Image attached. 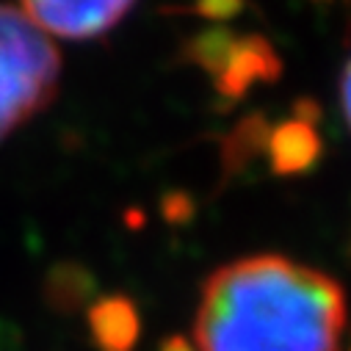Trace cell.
Here are the masks:
<instances>
[{
	"mask_svg": "<svg viewBox=\"0 0 351 351\" xmlns=\"http://www.w3.org/2000/svg\"><path fill=\"white\" fill-rule=\"evenodd\" d=\"M346 324L340 285L280 254L219 269L202 291L197 351H337Z\"/></svg>",
	"mask_w": 351,
	"mask_h": 351,
	"instance_id": "obj_1",
	"label": "cell"
},
{
	"mask_svg": "<svg viewBox=\"0 0 351 351\" xmlns=\"http://www.w3.org/2000/svg\"><path fill=\"white\" fill-rule=\"evenodd\" d=\"M136 0H23V14L45 34L95 39L111 31Z\"/></svg>",
	"mask_w": 351,
	"mask_h": 351,
	"instance_id": "obj_2",
	"label": "cell"
},
{
	"mask_svg": "<svg viewBox=\"0 0 351 351\" xmlns=\"http://www.w3.org/2000/svg\"><path fill=\"white\" fill-rule=\"evenodd\" d=\"M53 97V89L34 80L0 53V138H6L14 128L39 114Z\"/></svg>",
	"mask_w": 351,
	"mask_h": 351,
	"instance_id": "obj_3",
	"label": "cell"
},
{
	"mask_svg": "<svg viewBox=\"0 0 351 351\" xmlns=\"http://www.w3.org/2000/svg\"><path fill=\"white\" fill-rule=\"evenodd\" d=\"M92 335L103 351H130L138 335V318L128 299L111 296L103 299L89 313Z\"/></svg>",
	"mask_w": 351,
	"mask_h": 351,
	"instance_id": "obj_4",
	"label": "cell"
},
{
	"mask_svg": "<svg viewBox=\"0 0 351 351\" xmlns=\"http://www.w3.org/2000/svg\"><path fill=\"white\" fill-rule=\"evenodd\" d=\"M340 106H343V117L351 128V61L346 64V72H343V80H340Z\"/></svg>",
	"mask_w": 351,
	"mask_h": 351,
	"instance_id": "obj_5",
	"label": "cell"
}]
</instances>
